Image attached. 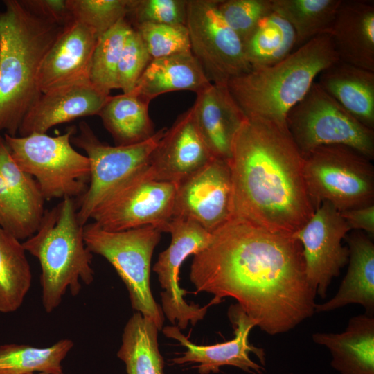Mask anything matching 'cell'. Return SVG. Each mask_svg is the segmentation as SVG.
Returning <instances> with one entry per match:
<instances>
[{"label":"cell","instance_id":"obj_22","mask_svg":"<svg viewBox=\"0 0 374 374\" xmlns=\"http://www.w3.org/2000/svg\"><path fill=\"white\" fill-rule=\"evenodd\" d=\"M348 267L333 297L316 303L315 312H328L350 304L362 305L365 313L374 314V244L371 237L357 231L345 238Z\"/></svg>","mask_w":374,"mask_h":374},{"label":"cell","instance_id":"obj_23","mask_svg":"<svg viewBox=\"0 0 374 374\" xmlns=\"http://www.w3.org/2000/svg\"><path fill=\"white\" fill-rule=\"evenodd\" d=\"M312 341L327 348L331 366L341 374H374V316L353 317L339 333L314 332Z\"/></svg>","mask_w":374,"mask_h":374},{"label":"cell","instance_id":"obj_34","mask_svg":"<svg viewBox=\"0 0 374 374\" xmlns=\"http://www.w3.org/2000/svg\"><path fill=\"white\" fill-rule=\"evenodd\" d=\"M130 0H68L73 20L91 29L99 38L126 18Z\"/></svg>","mask_w":374,"mask_h":374},{"label":"cell","instance_id":"obj_2","mask_svg":"<svg viewBox=\"0 0 374 374\" xmlns=\"http://www.w3.org/2000/svg\"><path fill=\"white\" fill-rule=\"evenodd\" d=\"M228 163L232 217L270 231L294 234L313 215L303 157L286 125L247 118L233 139Z\"/></svg>","mask_w":374,"mask_h":374},{"label":"cell","instance_id":"obj_35","mask_svg":"<svg viewBox=\"0 0 374 374\" xmlns=\"http://www.w3.org/2000/svg\"><path fill=\"white\" fill-rule=\"evenodd\" d=\"M133 28L139 33L152 60L191 52L186 25L145 23Z\"/></svg>","mask_w":374,"mask_h":374},{"label":"cell","instance_id":"obj_27","mask_svg":"<svg viewBox=\"0 0 374 374\" xmlns=\"http://www.w3.org/2000/svg\"><path fill=\"white\" fill-rule=\"evenodd\" d=\"M159 331L152 320L139 312L129 319L117 352L127 374H164L163 359L159 350Z\"/></svg>","mask_w":374,"mask_h":374},{"label":"cell","instance_id":"obj_19","mask_svg":"<svg viewBox=\"0 0 374 374\" xmlns=\"http://www.w3.org/2000/svg\"><path fill=\"white\" fill-rule=\"evenodd\" d=\"M110 95L91 82L62 87L42 93L26 114L18 134H45L51 127L80 117L98 115Z\"/></svg>","mask_w":374,"mask_h":374},{"label":"cell","instance_id":"obj_32","mask_svg":"<svg viewBox=\"0 0 374 374\" xmlns=\"http://www.w3.org/2000/svg\"><path fill=\"white\" fill-rule=\"evenodd\" d=\"M133 27L124 18L102 35L96 45L90 69L91 83L109 94L117 87V71L122 51Z\"/></svg>","mask_w":374,"mask_h":374},{"label":"cell","instance_id":"obj_1","mask_svg":"<svg viewBox=\"0 0 374 374\" xmlns=\"http://www.w3.org/2000/svg\"><path fill=\"white\" fill-rule=\"evenodd\" d=\"M196 292L231 297L261 330L287 332L315 313L316 291L305 274L294 234L270 231L232 217L193 256Z\"/></svg>","mask_w":374,"mask_h":374},{"label":"cell","instance_id":"obj_20","mask_svg":"<svg viewBox=\"0 0 374 374\" xmlns=\"http://www.w3.org/2000/svg\"><path fill=\"white\" fill-rule=\"evenodd\" d=\"M192 106L197 127L215 158L229 160L233 139L247 119L226 86L211 83Z\"/></svg>","mask_w":374,"mask_h":374},{"label":"cell","instance_id":"obj_43","mask_svg":"<svg viewBox=\"0 0 374 374\" xmlns=\"http://www.w3.org/2000/svg\"><path fill=\"white\" fill-rule=\"evenodd\" d=\"M289 374H292V373H289Z\"/></svg>","mask_w":374,"mask_h":374},{"label":"cell","instance_id":"obj_28","mask_svg":"<svg viewBox=\"0 0 374 374\" xmlns=\"http://www.w3.org/2000/svg\"><path fill=\"white\" fill-rule=\"evenodd\" d=\"M243 44L251 69H260L275 64L292 53L296 46V35L290 24L272 10Z\"/></svg>","mask_w":374,"mask_h":374},{"label":"cell","instance_id":"obj_5","mask_svg":"<svg viewBox=\"0 0 374 374\" xmlns=\"http://www.w3.org/2000/svg\"><path fill=\"white\" fill-rule=\"evenodd\" d=\"M77 214L73 198L62 199L45 210L36 233L22 242L26 251L39 262L42 302L47 313L60 305L68 290L76 296L81 282L93 281V255L85 244L84 226Z\"/></svg>","mask_w":374,"mask_h":374},{"label":"cell","instance_id":"obj_24","mask_svg":"<svg viewBox=\"0 0 374 374\" xmlns=\"http://www.w3.org/2000/svg\"><path fill=\"white\" fill-rule=\"evenodd\" d=\"M317 80L349 114L374 130V71L338 61L321 71Z\"/></svg>","mask_w":374,"mask_h":374},{"label":"cell","instance_id":"obj_33","mask_svg":"<svg viewBox=\"0 0 374 374\" xmlns=\"http://www.w3.org/2000/svg\"><path fill=\"white\" fill-rule=\"evenodd\" d=\"M0 172L8 184L18 206L36 233L45 211V199L35 179L23 171L14 161L1 134Z\"/></svg>","mask_w":374,"mask_h":374},{"label":"cell","instance_id":"obj_3","mask_svg":"<svg viewBox=\"0 0 374 374\" xmlns=\"http://www.w3.org/2000/svg\"><path fill=\"white\" fill-rule=\"evenodd\" d=\"M0 12V134L17 136L27 112L41 95L42 62L64 27L27 11L19 0L3 1Z\"/></svg>","mask_w":374,"mask_h":374},{"label":"cell","instance_id":"obj_14","mask_svg":"<svg viewBox=\"0 0 374 374\" xmlns=\"http://www.w3.org/2000/svg\"><path fill=\"white\" fill-rule=\"evenodd\" d=\"M350 229L330 203H321L294 236L302 247L307 279L321 298L332 280L348 263V249L342 245Z\"/></svg>","mask_w":374,"mask_h":374},{"label":"cell","instance_id":"obj_8","mask_svg":"<svg viewBox=\"0 0 374 374\" xmlns=\"http://www.w3.org/2000/svg\"><path fill=\"white\" fill-rule=\"evenodd\" d=\"M371 159L344 145L317 148L303 157V177L316 209L328 202L339 212L374 204Z\"/></svg>","mask_w":374,"mask_h":374},{"label":"cell","instance_id":"obj_39","mask_svg":"<svg viewBox=\"0 0 374 374\" xmlns=\"http://www.w3.org/2000/svg\"><path fill=\"white\" fill-rule=\"evenodd\" d=\"M0 227L19 240L35 233L18 206L8 184L0 172Z\"/></svg>","mask_w":374,"mask_h":374},{"label":"cell","instance_id":"obj_41","mask_svg":"<svg viewBox=\"0 0 374 374\" xmlns=\"http://www.w3.org/2000/svg\"><path fill=\"white\" fill-rule=\"evenodd\" d=\"M350 230H362L374 235V204L339 212Z\"/></svg>","mask_w":374,"mask_h":374},{"label":"cell","instance_id":"obj_11","mask_svg":"<svg viewBox=\"0 0 374 374\" xmlns=\"http://www.w3.org/2000/svg\"><path fill=\"white\" fill-rule=\"evenodd\" d=\"M166 130L160 129L139 143L112 146L102 143L87 122L80 123L79 132L71 141L86 152L91 167L89 186L76 203L78 219L82 226L87 224L94 208L109 193L148 166Z\"/></svg>","mask_w":374,"mask_h":374},{"label":"cell","instance_id":"obj_42","mask_svg":"<svg viewBox=\"0 0 374 374\" xmlns=\"http://www.w3.org/2000/svg\"><path fill=\"white\" fill-rule=\"evenodd\" d=\"M29 374H48L47 373H44V372H39L38 373H29Z\"/></svg>","mask_w":374,"mask_h":374},{"label":"cell","instance_id":"obj_31","mask_svg":"<svg viewBox=\"0 0 374 374\" xmlns=\"http://www.w3.org/2000/svg\"><path fill=\"white\" fill-rule=\"evenodd\" d=\"M73 346L69 339H61L45 348L17 344L1 345L0 374H63L62 362Z\"/></svg>","mask_w":374,"mask_h":374},{"label":"cell","instance_id":"obj_21","mask_svg":"<svg viewBox=\"0 0 374 374\" xmlns=\"http://www.w3.org/2000/svg\"><path fill=\"white\" fill-rule=\"evenodd\" d=\"M330 35L339 61L374 71V1L341 0Z\"/></svg>","mask_w":374,"mask_h":374},{"label":"cell","instance_id":"obj_4","mask_svg":"<svg viewBox=\"0 0 374 374\" xmlns=\"http://www.w3.org/2000/svg\"><path fill=\"white\" fill-rule=\"evenodd\" d=\"M338 61L330 35L323 34L275 64L231 79L226 87L247 118L286 125L288 112L305 97L319 73Z\"/></svg>","mask_w":374,"mask_h":374},{"label":"cell","instance_id":"obj_16","mask_svg":"<svg viewBox=\"0 0 374 374\" xmlns=\"http://www.w3.org/2000/svg\"><path fill=\"white\" fill-rule=\"evenodd\" d=\"M234 329V338L213 345H197L181 332L177 326H168L161 330L163 335L179 342L186 348L182 356L173 358L175 364H198L199 374L216 373L222 366H231L251 374H262L265 371V353L249 341V335L256 323L238 304L229 306L227 312Z\"/></svg>","mask_w":374,"mask_h":374},{"label":"cell","instance_id":"obj_17","mask_svg":"<svg viewBox=\"0 0 374 374\" xmlns=\"http://www.w3.org/2000/svg\"><path fill=\"white\" fill-rule=\"evenodd\" d=\"M213 158L197 127L191 107L166 128L148 166L155 179L177 184Z\"/></svg>","mask_w":374,"mask_h":374},{"label":"cell","instance_id":"obj_6","mask_svg":"<svg viewBox=\"0 0 374 374\" xmlns=\"http://www.w3.org/2000/svg\"><path fill=\"white\" fill-rule=\"evenodd\" d=\"M76 132L71 126L56 136L3 134L14 161L35 179L45 200L80 197L89 186L90 161L73 148L71 141Z\"/></svg>","mask_w":374,"mask_h":374},{"label":"cell","instance_id":"obj_15","mask_svg":"<svg viewBox=\"0 0 374 374\" xmlns=\"http://www.w3.org/2000/svg\"><path fill=\"white\" fill-rule=\"evenodd\" d=\"M232 199L228 161L214 157L177 184L172 217L194 221L211 233L232 218Z\"/></svg>","mask_w":374,"mask_h":374},{"label":"cell","instance_id":"obj_26","mask_svg":"<svg viewBox=\"0 0 374 374\" xmlns=\"http://www.w3.org/2000/svg\"><path fill=\"white\" fill-rule=\"evenodd\" d=\"M149 104L133 92L109 96L98 116L115 145L139 143L154 135Z\"/></svg>","mask_w":374,"mask_h":374},{"label":"cell","instance_id":"obj_18","mask_svg":"<svg viewBox=\"0 0 374 374\" xmlns=\"http://www.w3.org/2000/svg\"><path fill=\"white\" fill-rule=\"evenodd\" d=\"M98 39L91 29L76 21L64 26L40 66L37 80L40 92L91 82V60Z\"/></svg>","mask_w":374,"mask_h":374},{"label":"cell","instance_id":"obj_7","mask_svg":"<svg viewBox=\"0 0 374 374\" xmlns=\"http://www.w3.org/2000/svg\"><path fill=\"white\" fill-rule=\"evenodd\" d=\"M84 240L92 253L104 257L115 269L128 291L132 308L152 320L159 330L164 317L150 289V266L161 231L147 226L109 231L96 223L84 226Z\"/></svg>","mask_w":374,"mask_h":374},{"label":"cell","instance_id":"obj_40","mask_svg":"<svg viewBox=\"0 0 374 374\" xmlns=\"http://www.w3.org/2000/svg\"><path fill=\"white\" fill-rule=\"evenodd\" d=\"M21 5L32 15L50 23L64 27L73 17L68 0H20Z\"/></svg>","mask_w":374,"mask_h":374},{"label":"cell","instance_id":"obj_10","mask_svg":"<svg viewBox=\"0 0 374 374\" xmlns=\"http://www.w3.org/2000/svg\"><path fill=\"white\" fill-rule=\"evenodd\" d=\"M177 186L155 179L148 166L109 193L90 219L109 231L154 226L164 232L173 217Z\"/></svg>","mask_w":374,"mask_h":374},{"label":"cell","instance_id":"obj_37","mask_svg":"<svg viewBox=\"0 0 374 374\" xmlns=\"http://www.w3.org/2000/svg\"><path fill=\"white\" fill-rule=\"evenodd\" d=\"M187 0H130L126 18L133 26L145 23L186 25Z\"/></svg>","mask_w":374,"mask_h":374},{"label":"cell","instance_id":"obj_38","mask_svg":"<svg viewBox=\"0 0 374 374\" xmlns=\"http://www.w3.org/2000/svg\"><path fill=\"white\" fill-rule=\"evenodd\" d=\"M151 60L141 37L133 28L127 38L118 66V89L123 93L132 92Z\"/></svg>","mask_w":374,"mask_h":374},{"label":"cell","instance_id":"obj_13","mask_svg":"<svg viewBox=\"0 0 374 374\" xmlns=\"http://www.w3.org/2000/svg\"><path fill=\"white\" fill-rule=\"evenodd\" d=\"M165 232L171 235L168 247L163 251L153 267L161 287V309L172 324L185 329L189 323L195 326L204 319L208 308L220 303L213 299L204 307L188 304L184 298L188 292L179 285V270L184 261L190 255H195L208 244L211 233L194 221L186 218L172 217Z\"/></svg>","mask_w":374,"mask_h":374},{"label":"cell","instance_id":"obj_29","mask_svg":"<svg viewBox=\"0 0 374 374\" xmlns=\"http://www.w3.org/2000/svg\"><path fill=\"white\" fill-rule=\"evenodd\" d=\"M20 240L0 227V312L17 310L32 283L30 266Z\"/></svg>","mask_w":374,"mask_h":374},{"label":"cell","instance_id":"obj_12","mask_svg":"<svg viewBox=\"0 0 374 374\" xmlns=\"http://www.w3.org/2000/svg\"><path fill=\"white\" fill-rule=\"evenodd\" d=\"M186 26L190 51L208 80L226 86L251 70L244 44L216 7V0H187Z\"/></svg>","mask_w":374,"mask_h":374},{"label":"cell","instance_id":"obj_36","mask_svg":"<svg viewBox=\"0 0 374 374\" xmlns=\"http://www.w3.org/2000/svg\"><path fill=\"white\" fill-rule=\"evenodd\" d=\"M216 7L242 42L272 10L271 0H216Z\"/></svg>","mask_w":374,"mask_h":374},{"label":"cell","instance_id":"obj_25","mask_svg":"<svg viewBox=\"0 0 374 374\" xmlns=\"http://www.w3.org/2000/svg\"><path fill=\"white\" fill-rule=\"evenodd\" d=\"M211 83L190 52L152 59L132 92L150 103L168 92L190 91L197 93Z\"/></svg>","mask_w":374,"mask_h":374},{"label":"cell","instance_id":"obj_9","mask_svg":"<svg viewBox=\"0 0 374 374\" xmlns=\"http://www.w3.org/2000/svg\"><path fill=\"white\" fill-rule=\"evenodd\" d=\"M285 122L303 157L321 146L344 145L371 160L374 157V130L358 121L316 81Z\"/></svg>","mask_w":374,"mask_h":374},{"label":"cell","instance_id":"obj_30","mask_svg":"<svg viewBox=\"0 0 374 374\" xmlns=\"http://www.w3.org/2000/svg\"><path fill=\"white\" fill-rule=\"evenodd\" d=\"M341 0H271L272 10L287 21L296 35V46L330 34Z\"/></svg>","mask_w":374,"mask_h":374}]
</instances>
